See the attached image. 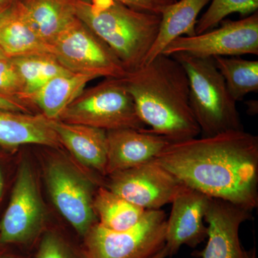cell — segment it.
Wrapping results in <instances>:
<instances>
[{"label": "cell", "mask_w": 258, "mask_h": 258, "mask_svg": "<svg viewBox=\"0 0 258 258\" xmlns=\"http://www.w3.org/2000/svg\"><path fill=\"white\" fill-rule=\"evenodd\" d=\"M182 184L252 212L258 206V137L244 130L170 142L155 158Z\"/></svg>", "instance_id": "obj_1"}, {"label": "cell", "mask_w": 258, "mask_h": 258, "mask_svg": "<svg viewBox=\"0 0 258 258\" xmlns=\"http://www.w3.org/2000/svg\"><path fill=\"white\" fill-rule=\"evenodd\" d=\"M122 79L139 118L150 127L147 132L171 142L201 134L190 104L187 74L175 57L160 54Z\"/></svg>", "instance_id": "obj_2"}, {"label": "cell", "mask_w": 258, "mask_h": 258, "mask_svg": "<svg viewBox=\"0 0 258 258\" xmlns=\"http://www.w3.org/2000/svg\"><path fill=\"white\" fill-rule=\"evenodd\" d=\"M75 8L77 18L108 45L127 73L144 66L159 34L161 15L117 0H75Z\"/></svg>", "instance_id": "obj_3"}, {"label": "cell", "mask_w": 258, "mask_h": 258, "mask_svg": "<svg viewBox=\"0 0 258 258\" xmlns=\"http://www.w3.org/2000/svg\"><path fill=\"white\" fill-rule=\"evenodd\" d=\"M175 57L187 74L190 104L203 137L244 130L240 113L213 58L186 53Z\"/></svg>", "instance_id": "obj_4"}, {"label": "cell", "mask_w": 258, "mask_h": 258, "mask_svg": "<svg viewBox=\"0 0 258 258\" xmlns=\"http://www.w3.org/2000/svg\"><path fill=\"white\" fill-rule=\"evenodd\" d=\"M57 120L106 132L147 129L139 118L133 98L123 79L113 78H107L93 87L85 88Z\"/></svg>", "instance_id": "obj_5"}, {"label": "cell", "mask_w": 258, "mask_h": 258, "mask_svg": "<svg viewBox=\"0 0 258 258\" xmlns=\"http://www.w3.org/2000/svg\"><path fill=\"white\" fill-rule=\"evenodd\" d=\"M166 215L147 210L141 221L125 231H112L96 222L83 237L90 258H150L165 245Z\"/></svg>", "instance_id": "obj_6"}, {"label": "cell", "mask_w": 258, "mask_h": 258, "mask_svg": "<svg viewBox=\"0 0 258 258\" xmlns=\"http://www.w3.org/2000/svg\"><path fill=\"white\" fill-rule=\"evenodd\" d=\"M52 54L73 74L122 79L126 75L111 49L76 18L51 43Z\"/></svg>", "instance_id": "obj_7"}, {"label": "cell", "mask_w": 258, "mask_h": 258, "mask_svg": "<svg viewBox=\"0 0 258 258\" xmlns=\"http://www.w3.org/2000/svg\"><path fill=\"white\" fill-rule=\"evenodd\" d=\"M45 178L52 203L83 238L98 222L93 209L94 184L62 160L50 161L45 167Z\"/></svg>", "instance_id": "obj_8"}, {"label": "cell", "mask_w": 258, "mask_h": 258, "mask_svg": "<svg viewBox=\"0 0 258 258\" xmlns=\"http://www.w3.org/2000/svg\"><path fill=\"white\" fill-rule=\"evenodd\" d=\"M176 53H186L203 58L257 55V12L240 20L223 22L220 28L203 33L177 37L161 54L173 55Z\"/></svg>", "instance_id": "obj_9"}, {"label": "cell", "mask_w": 258, "mask_h": 258, "mask_svg": "<svg viewBox=\"0 0 258 258\" xmlns=\"http://www.w3.org/2000/svg\"><path fill=\"white\" fill-rule=\"evenodd\" d=\"M44 217L36 179L30 164L23 161L9 205L0 222V244H32L42 234Z\"/></svg>", "instance_id": "obj_10"}, {"label": "cell", "mask_w": 258, "mask_h": 258, "mask_svg": "<svg viewBox=\"0 0 258 258\" xmlns=\"http://www.w3.org/2000/svg\"><path fill=\"white\" fill-rule=\"evenodd\" d=\"M108 176L104 186L145 210L171 204L185 186L155 159Z\"/></svg>", "instance_id": "obj_11"}, {"label": "cell", "mask_w": 258, "mask_h": 258, "mask_svg": "<svg viewBox=\"0 0 258 258\" xmlns=\"http://www.w3.org/2000/svg\"><path fill=\"white\" fill-rule=\"evenodd\" d=\"M252 218V212L234 204L210 198L205 212L208 226V242L198 252L202 258H250L240 239V228Z\"/></svg>", "instance_id": "obj_12"}, {"label": "cell", "mask_w": 258, "mask_h": 258, "mask_svg": "<svg viewBox=\"0 0 258 258\" xmlns=\"http://www.w3.org/2000/svg\"><path fill=\"white\" fill-rule=\"evenodd\" d=\"M210 198L186 186L176 195L166 220L164 246L168 257L177 254L181 246L195 248L208 238V226L204 220Z\"/></svg>", "instance_id": "obj_13"}, {"label": "cell", "mask_w": 258, "mask_h": 258, "mask_svg": "<svg viewBox=\"0 0 258 258\" xmlns=\"http://www.w3.org/2000/svg\"><path fill=\"white\" fill-rule=\"evenodd\" d=\"M146 130L122 128L106 132L108 157L106 175L154 160L171 142L165 137L149 133Z\"/></svg>", "instance_id": "obj_14"}, {"label": "cell", "mask_w": 258, "mask_h": 258, "mask_svg": "<svg viewBox=\"0 0 258 258\" xmlns=\"http://www.w3.org/2000/svg\"><path fill=\"white\" fill-rule=\"evenodd\" d=\"M60 144L87 167L106 175L108 142L106 131L89 125L51 120Z\"/></svg>", "instance_id": "obj_15"}, {"label": "cell", "mask_w": 258, "mask_h": 258, "mask_svg": "<svg viewBox=\"0 0 258 258\" xmlns=\"http://www.w3.org/2000/svg\"><path fill=\"white\" fill-rule=\"evenodd\" d=\"M0 48L8 57L52 55L51 47L33 28L20 0L0 13Z\"/></svg>", "instance_id": "obj_16"}, {"label": "cell", "mask_w": 258, "mask_h": 258, "mask_svg": "<svg viewBox=\"0 0 258 258\" xmlns=\"http://www.w3.org/2000/svg\"><path fill=\"white\" fill-rule=\"evenodd\" d=\"M25 144L61 145L51 120L43 114L0 109V145L17 147Z\"/></svg>", "instance_id": "obj_17"}, {"label": "cell", "mask_w": 258, "mask_h": 258, "mask_svg": "<svg viewBox=\"0 0 258 258\" xmlns=\"http://www.w3.org/2000/svg\"><path fill=\"white\" fill-rule=\"evenodd\" d=\"M211 0H180L168 6L161 14L160 28L156 41L144 64L149 63L177 37L196 35L198 15Z\"/></svg>", "instance_id": "obj_18"}, {"label": "cell", "mask_w": 258, "mask_h": 258, "mask_svg": "<svg viewBox=\"0 0 258 258\" xmlns=\"http://www.w3.org/2000/svg\"><path fill=\"white\" fill-rule=\"evenodd\" d=\"M96 78L69 72L56 76L27 100L36 105L50 120L58 119L61 113L82 93L86 85Z\"/></svg>", "instance_id": "obj_19"}, {"label": "cell", "mask_w": 258, "mask_h": 258, "mask_svg": "<svg viewBox=\"0 0 258 258\" xmlns=\"http://www.w3.org/2000/svg\"><path fill=\"white\" fill-rule=\"evenodd\" d=\"M20 3L33 28L50 46L77 18L75 0H20Z\"/></svg>", "instance_id": "obj_20"}, {"label": "cell", "mask_w": 258, "mask_h": 258, "mask_svg": "<svg viewBox=\"0 0 258 258\" xmlns=\"http://www.w3.org/2000/svg\"><path fill=\"white\" fill-rule=\"evenodd\" d=\"M93 209L98 223L112 231H125L137 225L147 210L129 203L106 186L96 190Z\"/></svg>", "instance_id": "obj_21"}, {"label": "cell", "mask_w": 258, "mask_h": 258, "mask_svg": "<svg viewBox=\"0 0 258 258\" xmlns=\"http://www.w3.org/2000/svg\"><path fill=\"white\" fill-rule=\"evenodd\" d=\"M231 96L236 102L251 93L258 91V61L242 58L240 56L213 57Z\"/></svg>", "instance_id": "obj_22"}, {"label": "cell", "mask_w": 258, "mask_h": 258, "mask_svg": "<svg viewBox=\"0 0 258 258\" xmlns=\"http://www.w3.org/2000/svg\"><path fill=\"white\" fill-rule=\"evenodd\" d=\"M10 58L23 81L24 93L22 100L27 103L29 97L37 92L50 80L70 72L50 54L19 56Z\"/></svg>", "instance_id": "obj_23"}, {"label": "cell", "mask_w": 258, "mask_h": 258, "mask_svg": "<svg viewBox=\"0 0 258 258\" xmlns=\"http://www.w3.org/2000/svg\"><path fill=\"white\" fill-rule=\"evenodd\" d=\"M258 0H211V4L197 22L196 34L216 28L224 19L233 13L247 17L257 13Z\"/></svg>", "instance_id": "obj_24"}, {"label": "cell", "mask_w": 258, "mask_h": 258, "mask_svg": "<svg viewBox=\"0 0 258 258\" xmlns=\"http://www.w3.org/2000/svg\"><path fill=\"white\" fill-rule=\"evenodd\" d=\"M35 258H90L84 247H78L58 231L42 232Z\"/></svg>", "instance_id": "obj_25"}, {"label": "cell", "mask_w": 258, "mask_h": 258, "mask_svg": "<svg viewBox=\"0 0 258 258\" xmlns=\"http://www.w3.org/2000/svg\"><path fill=\"white\" fill-rule=\"evenodd\" d=\"M23 93V81L12 59H0V93L22 100Z\"/></svg>", "instance_id": "obj_26"}, {"label": "cell", "mask_w": 258, "mask_h": 258, "mask_svg": "<svg viewBox=\"0 0 258 258\" xmlns=\"http://www.w3.org/2000/svg\"><path fill=\"white\" fill-rule=\"evenodd\" d=\"M91 3L93 0H79ZM129 8L139 11L161 15L168 6L177 0H117Z\"/></svg>", "instance_id": "obj_27"}, {"label": "cell", "mask_w": 258, "mask_h": 258, "mask_svg": "<svg viewBox=\"0 0 258 258\" xmlns=\"http://www.w3.org/2000/svg\"><path fill=\"white\" fill-rule=\"evenodd\" d=\"M0 109L31 113L26 102L2 93H0Z\"/></svg>", "instance_id": "obj_28"}, {"label": "cell", "mask_w": 258, "mask_h": 258, "mask_svg": "<svg viewBox=\"0 0 258 258\" xmlns=\"http://www.w3.org/2000/svg\"><path fill=\"white\" fill-rule=\"evenodd\" d=\"M167 257V251H166L165 246H164L162 249H161L159 252H157V253L154 254V255L152 256L150 258H166Z\"/></svg>", "instance_id": "obj_29"}, {"label": "cell", "mask_w": 258, "mask_h": 258, "mask_svg": "<svg viewBox=\"0 0 258 258\" xmlns=\"http://www.w3.org/2000/svg\"><path fill=\"white\" fill-rule=\"evenodd\" d=\"M14 1L15 0H0V13Z\"/></svg>", "instance_id": "obj_30"}, {"label": "cell", "mask_w": 258, "mask_h": 258, "mask_svg": "<svg viewBox=\"0 0 258 258\" xmlns=\"http://www.w3.org/2000/svg\"><path fill=\"white\" fill-rule=\"evenodd\" d=\"M0 258H22L13 254H0Z\"/></svg>", "instance_id": "obj_31"}, {"label": "cell", "mask_w": 258, "mask_h": 258, "mask_svg": "<svg viewBox=\"0 0 258 258\" xmlns=\"http://www.w3.org/2000/svg\"><path fill=\"white\" fill-rule=\"evenodd\" d=\"M3 176H2L1 172H0V197H1L2 191H3Z\"/></svg>", "instance_id": "obj_32"}, {"label": "cell", "mask_w": 258, "mask_h": 258, "mask_svg": "<svg viewBox=\"0 0 258 258\" xmlns=\"http://www.w3.org/2000/svg\"><path fill=\"white\" fill-rule=\"evenodd\" d=\"M8 57L4 53V52H3V50H2V49L0 48V59L3 58V57Z\"/></svg>", "instance_id": "obj_33"}, {"label": "cell", "mask_w": 258, "mask_h": 258, "mask_svg": "<svg viewBox=\"0 0 258 258\" xmlns=\"http://www.w3.org/2000/svg\"><path fill=\"white\" fill-rule=\"evenodd\" d=\"M250 258H256L255 252H254H254H252V253H250Z\"/></svg>", "instance_id": "obj_34"}]
</instances>
